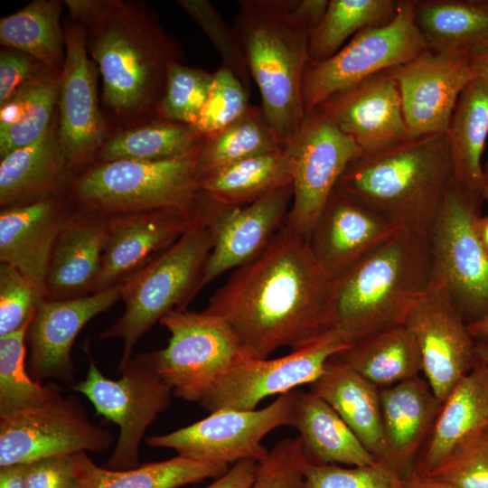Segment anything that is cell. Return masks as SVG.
I'll use <instances>...</instances> for the list:
<instances>
[{"instance_id":"ac0fdd59","label":"cell","mask_w":488,"mask_h":488,"mask_svg":"<svg viewBox=\"0 0 488 488\" xmlns=\"http://www.w3.org/2000/svg\"><path fill=\"white\" fill-rule=\"evenodd\" d=\"M292 197V182L242 206H225L209 195L208 222L213 232V246L197 292L261 253L285 223Z\"/></svg>"},{"instance_id":"9c48e42d","label":"cell","mask_w":488,"mask_h":488,"mask_svg":"<svg viewBox=\"0 0 488 488\" xmlns=\"http://www.w3.org/2000/svg\"><path fill=\"white\" fill-rule=\"evenodd\" d=\"M89 367L85 379L72 389L84 395L98 414L118 427V438L105 467H137L145 431L171 405L173 390L155 366L152 352L137 353L119 371L117 380L106 377L87 345Z\"/></svg>"},{"instance_id":"816d5d0a","label":"cell","mask_w":488,"mask_h":488,"mask_svg":"<svg viewBox=\"0 0 488 488\" xmlns=\"http://www.w3.org/2000/svg\"><path fill=\"white\" fill-rule=\"evenodd\" d=\"M257 465L256 460H240L233 464L227 473L203 488H249L254 479Z\"/></svg>"},{"instance_id":"ee69618b","label":"cell","mask_w":488,"mask_h":488,"mask_svg":"<svg viewBox=\"0 0 488 488\" xmlns=\"http://www.w3.org/2000/svg\"><path fill=\"white\" fill-rule=\"evenodd\" d=\"M177 4L210 38L221 57V65L230 70L249 89L252 78L232 27L208 0H178Z\"/></svg>"},{"instance_id":"2e32d148","label":"cell","mask_w":488,"mask_h":488,"mask_svg":"<svg viewBox=\"0 0 488 488\" xmlns=\"http://www.w3.org/2000/svg\"><path fill=\"white\" fill-rule=\"evenodd\" d=\"M404 324L418 343L426 380L443 403L477 361L467 323L444 286L431 281Z\"/></svg>"},{"instance_id":"bcb514c9","label":"cell","mask_w":488,"mask_h":488,"mask_svg":"<svg viewBox=\"0 0 488 488\" xmlns=\"http://www.w3.org/2000/svg\"><path fill=\"white\" fill-rule=\"evenodd\" d=\"M308 465L301 438L298 436L284 438L258 462L249 488H305Z\"/></svg>"},{"instance_id":"52a82bcc","label":"cell","mask_w":488,"mask_h":488,"mask_svg":"<svg viewBox=\"0 0 488 488\" xmlns=\"http://www.w3.org/2000/svg\"><path fill=\"white\" fill-rule=\"evenodd\" d=\"M196 161L197 155L96 163L70 181L67 198L75 209L106 217L189 208L200 191Z\"/></svg>"},{"instance_id":"91938a15","label":"cell","mask_w":488,"mask_h":488,"mask_svg":"<svg viewBox=\"0 0 488 488\" xmlns=\"http://www.w3.org/2000/svg\"><path fill=\"white\" fill-rule=\"evenodd\" d=\"M483 198L488 202V160L483 166Z\"/></svg>"},{"instance_id":"6da1fadb","label":"cell","mask_w":488,"mask_h":488,"mask_svg":"<svg viewBox=\"0 0 488 488\" xmlns=\"http://www.w3.org/2000/svg\"><path fill=\"white\" fill-rule=\"evenodd\" d=\"M332 284L309 242L283 224L203 311L227 323L249 358L264 360L280 348L306 347L332 329Z\"/></svg>"},{"instance_id":"9f6ffc18","label":"cell","mask_w":488,"mask_h":488,"mask_svg":"<svg viewBox=\"0 0 488 488\" xmlns=\"http://www.w3.org/2000/svg\"><path fill=\"white\" fill-rule=\"evenodd\" d=\"M476 364L488 384V339L475 340Z\"/></svg>"},{"instance_id":"e575fe53","label":"cell","mask_w":488,"mask_h":488,"mask_svg":"<svg viewBox=\"0 0 488 488\" xmlns=\"http://www.w3.org/2000/svg\"><path fill=\"white\" fill-rule=\"evenodd\" d=\"M61 72L44 68L0 106V159L39 139L58 105Z\"/></svg>"},{"instance_id":"f546056e","label":"cell","mask_w":488,"mask_h":488,"mask_svg":"<svg viewBox=\"0 0 488 488\" xmlns=\"http://www.w3.org/2000/svg\"><path fill=\"white\" fill-rule=\"evenodd\" d=\"M310 391L326 401L378 461H383L380 387L352 369L328 361Z\"/></svg>"},{"instance_id":"836d02e7","label":"cell","mask_w":488,"mask_h":488,"mask_svg":"<svg viewBox=\"0 0 488 488\" xmlns=\"http://www.w3.org/2000/svg\"><path fill=\"white\" fill-rule=\"evenodd\" d=\"M445 133L454 179L483 198L482 155L488 136V87L483 81L474 79L465 86Z\"/></svg>"},{"instance_id":"1f68e13d","label":"cell","mask_w":488,"mask_h":488,"mask_svg":"<svg viewBox=\"0 0 488 488\" xmlns=\"http://www.w3.org/2000/svg\"><path fill=\"white\" fill-rule=\"evenodd\" d=\"M77 488H178L205 479H217L229 470L224 464L204 463L183 455L114 470L94 463L87 452L71 455Z\"/></svg>"},{"instance_id":"3957f363","label":"cell","mask_w":488,"mask_h":488,"mask_svg":"<svg viewBox=\"0 0 488 488\" xmlns=\"http://www.w3.org/2000/svg\"><path fill=\"white\" fill-rule=\"evenodd\" d=\"M430 283L427 235L402 229L333 280L332 329L352 344L404 324Z\"/></svg>"},{"instance_id":"ab89813d","label":"cell","mask_w":488,"mask_h":488,"mask_svg":"<svg viewBox=\"0 0 488 488\" xmlns=\"http://www.w3.org/2000/svg\"><path fill=\"white\" fill-rule=\"evenodd\" d=\"M399 3L400 0H330L323 19L311 33L309 62L332 57L348 38L365 28L389 23Z\"/></svg>"},{"instance_id":"e0dca14e","label":"cell","mask_w":488,"mask_h":488,"mask_svg":"<svg viewBox=\"0 0 488 488\" xmlns=\"http://www.w3.org/2000/svg\"><path fill=\"white\" fill-rule=\"evenodd\" d=\"M64 32L58 127L61 145L76 176L96 163L104 144V124L97 96V68L89 57L85 28L72 23Z\"/></svg>"},{"instance_id":"484cf974","label":"cell","mask_w":488,"mask_h":488,"mask_svg":"<svg viewBox=\"0 0 488 488\" xmlns=\"http://www.w3.org/2000/svg\"><path fill=\"white\" fill-rule=\"evenodd\" d=\"M380 399L385 446L381 462L407 478L414 473L442 403L419 376L380 389Z\"/></svg>"},{"instance_id":"30bf717a","label":"cell","mask_w":488,"mask_h":488,"mask_svg":"<svg viewBox=\"0 0 488 488\" xmlns=\"http://www.w3.org/2000/svg\"><path fill=\"white\" fill-rule=\"evenodd\" d=\"M414 4L415 0H400L391 22L365 28L332 57L308 62L302 80L305 114L331 96L406 64L427 50L414 23Z\"/></svg>"},{"instance_id":"11a10c76","label":"cell","mask_w":488,"mask_h":488,"mask_svg":"<svg viewBox=\"0 0 488 488\" xmlns=\"http://www.w3.org/2000/svg\"><path fill=\"white\" fill-rule=\"evenodd\" d=\"M474 79L483 81L488 87V49L470 57Z\"/></svg>"},{"instance_id":"db71d44e","label":"cell","mask_w":488,"mask_h":488,"mask_svg":"<svg viewBox=\"0 0 488 488\" xmlns=\"http://www.w3.org/2000/svg\"><path fill=\"white\" fill-rule=\"evenodd\" d=\"M401 484L403 488H456L446 482L415 474L407 478H402Z\"/></svg>"},{"instance_id":"4316f807","label":"cell","mask_w":488,"mask_h":488,"mask_svg":"<svg viewBox=\"0 0 488 488\" xmlns=\"http://www.w3.org/2000/svg\"><path fill=\"white\" fill-rule=\"evenodd\" d=\"M75 177L60 142L58 119L35 142L1 159V209L63 194Z\"/></svg>"},{"instance_id":"7a4b0ae2","label":"cell","mask_w":488,"mask_h":488,"mask_svg":"<svg viewBox=\"0 0 488 488\" xmlns=\"http://www.w3.org/2000/svg\"><path fill=\"white\" fill-rule=\"evenodd\" d=\"M86 44L102 78V99L119 118L156 114L177 45L141 5L103 0L84 26Z\"/></svg>"},{"instance_id":"681fc988","label":"cell","mask_w":488,"mask_h":488,"mask_svg":"<svg viewBox=\"0 0 488 488\" xmlns=\"http://www.w3.org/2000/svg\"><path fill=\"white\" fill-rule=\"evenodd\" d=\"M44 68L31 55L16 49L3 47L0 52V106Z\"/></svg>"},{"instance_id":"d590c367","label":"cell","mask_w":488,"mask_h":488,"mask_svg":"<svg viewBox=\"0 0 488 488\" xmlns=\"http://www.w3.org/2000/svg\"><path fill=\"white\" fill-rule=\"evenodd\" d=\"M57 0H34L0 20L2 46L23 52L46 68L61 72L66 52Z\"/></svg>"},{"instance_id":"8fae6325","label":"cell","mask_w":488,"mask_h":488,"mask_svg":"<svg viewBox=\"0 0 488 488\" xmlns=\"http://www.w3.org/2000/svg\"><path fill=\"white\" fill-rule=\"evenodd\" d=\"M159 324L169 332L168 343L152 355L177 398L198 403L221 374L248 357L230 327L217 315L174 310Z\"/></svg>"},{"instance_id":"603a6c76","label":"cell","mask_w":488,"mask_h":488,"mask_svg":"<svg viewBox=\"0 0 488 488\" xmlns=\"http://www.w3.org/2000/svg\"><path fill=\"white\" fill-rule=\"evenodd\" d=\"M317 108L349 136L363 154L409 138L399 86L389 70L331 96Z\"/></svg>"},{"instance_id":"83f0119b","label":"cell","mask_w":488,"mask_h":488,"mask_svg":"<svg viewBox=\"0 0 488 488\" xmlns=\"http://www.w3.org/2000/svg\"><path fill=\"white\" fill-rule=\"evenodd\" d=\"M487 426L488 384L475 364L442 403L413 474H432Z\"/></svg>"},{"instance_id":"60d3db41","label":"cell","mask_w":488,"mask_h":488,"mask_svg":"<svg viewBox=\"0 0 488 488\" xmlns=\"http://www.w3.org/2000/svg\"><path fill=\"white\" fill-rule=\"evenodd\" d=\"M33 315L18 330L0 336V417L40 405L60 391L55 384L35 381L28 372L26 335Z\"/></svg>"},{"instance_id":"277c9868","label":"cell","mask_w":488,"mask_h":488,"mask_svg":"<svg viewBox=\"0 0 488 488\" xmlns=\"http://www.w3.org/2000/svg\"><path fill=\"white\" fill-rule=\"evenodd\" d=\"M454 168L446 133L409 137L352 159L336 188L405 230L427 235Z\"/></svg>"},{"instance_id":"4dcf8cb0","label":"cell","mask_w":488,"mask_h":488,"mask_svg":"<svg viewBox=\"0 0 488 488\" xmlns=\"http://www.w3.org/2000/svg\"><path fill=\"white\" fill-rule=\"evenodd\" d=\"M413 15L431 52L473 57L488 49V0H415Z\"/></svg>"},{"instance_id":"ffe728a7","label":"cell","mask_w":488,"mask_h":488,"mask_svg":"<svg viewBox=\"0 0 488 488\" xmlns=\"http://www.w3.org/2000/svg\"><path fill=\"white\" fill-rule=\"evenodd\" d=\"M122 283L88 296L65 299L42 298L29 325L27 370L35 381L58 380L72 386L75 369L72 345L82 328L96 315L121 300Z\"/></svg>"},{"instance_id":"680465c9","label":"cell","mask_w":488,"mask_h":488,"mask_svg":"<svg viewBox=\"0 0 488 488\" xmlns=\"http://www.w3.org/2000/svg\"><path fill=\"white\" fill-rule=\"evenodd\" d=\"M479 237L488 251V216H480L476 222Z\"/></svg>"},{"instance_id":"b9f144b4","label":"cell","mask_w":488,"mask_h":488,"mask_svg":"<svg viewBox=\"0 0 488 488\" xmlns=\"http://www.w3.org/2000/svg\"><path fill=\"white\" fill-rule=\"evenodd\" d=\"M213 75L199 68L172 62L163 96L156 108L159 119L194 126L209 99Z\"/></svg>"},{"instance_id":"f6af8a7d","label":"cell","mask_w":488,"mask_h":488,"mask_svg":"<svg viewBox=\"0 0 488 488\" xmlns=\"http://www.w3.org/2000/svg\"><path fill=\"white\" fill-rule=\"evenodd\" d=\"M401 479L381 461L351 468L309 464L305 473V488H403Z\"/></svg>"},{"instance_id":"6f0895ef","label":"cell","mask_w":488,"mask_h":488,"mask_svg":"<svg viewBox=\"0 0 488 488\" xmlns=\"http://www.w3.org/2000/svg\"><path fill=\"white\" fill-rule=\"evenodd\" d=\"M467 327L474 340L488 339V314L477 321L467 324Z\"/></svg>"},{"instance_id":"d6a6232c","label":"cell","mask_w":488,"mask_h":488,"mask_svg":"<svg viewBox=\"0 0 488 488\" xmlns=\"http://www.w3.org/2000/svg\"><path fill=\"white\" fill-rule=\"evenodd\" d=\"M330 360L352 369L380 388L418 377L422 371L418 343L405 324L358 341Z\"/></svg>"},{"instance_id":"8992f818","label":"cell","mask_w":488,"mask_h":488,"mask_svg":"<svg viewBox=\"0 0 488 488\" xmlns=\"http://www.w3.org/2000/svg\"><path fill=\"white\" fill-rule=\"evenodd\" d=\"M198 220L168 249L122 282V315L99 338L123 341L118 371L134 356L139 340L155 323L185 305L197 288L213 246L208 214L200 202Z\"/></svg>"},{"instance_id":"5b68a950","label":"cell","mask_w":488,"mask_h":488,"mask_svg":"<svg viewBox=\"0 0 488 488\" xmlns=\"http://www.w3.org/2000/svg\"><path fill=\"white\" fill-rule=\"evenodd\" d=\"M232 29L257 83L264 116L285 146L304 118L302 80L309 62L312 24L296 0H243Z\"/></svg>"},{"instance_id":"74e56055","label":"cell","mask_w":488,"mask_h":488,"mask_svg":"<svg viewBox=\"0 0 488 488\" xmlns=\"http://www.w3.org/2000/svg\"><path fill=\"white\" fill-rule=\"evenodd\" d=\"M203 140L204 136L192 126L160 119L121 131L104 142L96 163L187 157L198 154Z\"/></svg>"},{"instance_id":"7c38bea8","label":"cell","mask_w":488,"mask_h":488,"mask_svg":"<svg viewBox=\"0 0 488 488\" xmlns=\"http://www.w3.org/2000/svg\"><path fill=\"white\" fill-rule=\"evenodd\" d=\"M285 150L293 197L284 225L309 242L314 227L339 179L361 151L318 108L305 114Z\"/></svg>"},{"instance_id":"7402d4cb","label":"cell","mask_w":488,"mask_h":488,"mask_svg":"<svg viewBox=\"0 0 488 488\" xmlns=\"http://www.w3.org/2000/svg\"><path fill=\"white\" fill-rule=\"evenodd\" d=\"M403 228L335 188L311 234V251L333 280Z\"/></svg>"},{"instance_id":"7dc6e473","label":"cell","mask_w":488,"mask_h":488,"mask_svg":"<svg viewBox=\"0 0 488 488\" xmlns=\"http://www.w3.org/2000/svg\"><path fill=\"white\" fill-rule=\"evenodd\" d=\"M42 298L44 294L23 275L0 263V336L22 327Z\"/></svg>"},{"instance_id":"f35d334b","label":"cell","mask_w":488,"mask_h":488,"mask_svg":"<svg viewBox=\"0 0 488 488\" xmlns=\"http://www.w3.org/2000/svg\"><path fill=\"white\" fill-rule=\"evenodd\" d=\"M284 147L267 123L261 107L251 106L235 123L204 137L197 154L198 182L237 162Z\"/></svg>"},{"instance_id":"f5cc1de1","label":"cell","mask_w":488,"mask_h":488,"mask_svg":"<svg viewBox=\"0 0 488 488\" xmlns=\"http://www.w3.org/2000/svg\"><path fill=\"white\" fill-rule=\"evenodd\" d=\"M24 465L0 467V488H25Z\"/></svg>"},{"instance_id":"7bdbcfd3","label":"cell","mask_w":488,"mask_h":488,"mask_svg":"<svg viewBox=\"0 0 488 488\" xmlns=\"http://www.w3.org/2000/svg\"><path fill=\"white\" fill-rule=\"evenodd\" d=\"M212 75L208 101L200 119L192 126L204 137L232 125L251 107L249 89L230 70L221 65Z\"/></svg>"},{"instance_id":"f907efd6","label":"cell","mask_w":488,"mask_h":488,"mask_svg":"<svg viewBox=\"0 0 488 488\" xmlns=\"http://www.w3.org/2000/svg\"><path fill=\"white\" fill-rule=\"evenodd\" d=\"M25 488H77L71 455L40 459L24 465Z\"/></svg>"},{"instance_id":"8d00e7d4","label":"cell","mask_w":488,"mask_h":488,"mask_svg":"<svg viewBox=\"0 0 488 488\" xmlns=\"http://www.w3.org/2000/svg\"><path fill=\"white\" fill-rule=\"evenodd\" d=\"M285 147L254 155L199 181V189L225 206L250 203L269 191L290 183Z\"/></svg>"},{"instance_id":"9a60e30c","label":"cell","mask_w":488,"mask_h":488,"mask_svg":"<svg viewBox=\"0 0 488 488\" xmlns=\"http://www.w3.org/2000/svg\"><path fill=\"white\" fill-rule=\"evenodd\" d=\"M349 345L331 329L310 345L279 358L245 357L221 374L198 404L209 413L256 409L267 397L280 396L315 381L324 372L328 361Z\"/></svg>"},{"instance_id":"4fadbf2b","label":"cell","mask_w":488,"mask_h":488,"mask_svg":"<svg viewBox=\"0 0 488 488\" xmlns=\"http://www.w3.org/2000/svg\"><path fill=\"white\" fill-rule=\"evenodd\" d=\"M113 442L108 428L90 420L80 400L61 390L40 405L0 417V467L104 453Z\"/></svg>"},{"instance_id":"d6986e66","label":"cell","mask_w":488,"mask_h":488,"mask_svg":"<svg viewBox=\"0 0 488 488\" xmlns=\"http://www.w3.org/2000/svg\"><path fill=\"white\" fill-rule=\"evenodd\" d=\"M389 71L399 86L409 137L445 133L459 96L474 79L470 57L429 50Z\"/></svg>"},{"instance_id":"d4e9b609","label":"cell","mask_w":488,"mask_h":488,"mask_svg":"<svg viewBox=\"0 0 488 488\" xmlns=\"http://www.w3.org/2000/svg\"><path fill=\"white\" fill-rule=\"evenodd\" d=\"M108 236V217L73 209L52 249L44 296L65 300L93 293Z\"/></svg>"},{"instance_id":"cb8c5ba5","label":"cell","mask_w":488,"mask_h":488,"mask_svg":"<svg viewBox=\"0 0 488 488\" xmlns=\"http://www.w3.org/2000/svg\"><path fill=\"white\" fill-rule=\"evenodd\" d=\"M70 204L61 194L1 209L0 261L19 271L43 294L52 249L73 211Z\"/></svg>"},{"instance_id":"5bb4252c","label":"cell","mask_w":488,"mask_h":488,"mask_svg":"<svg viewBox=\"0 0 488 488\" xmlns=\"http://www.w3.org/2000/svg\"><path fill=\"white\" fill-rule=\"evenodd\" d=\"M294 390L260 409L216 410L189 426L149 436L145 443L204 463L229 465L244 459L259 462L268 454L262 439L277 427L290 426Z\"/></svg>"},{"instance_id":"c3c4849f","label":"cell","mask_w":488,"mask_h":488,"mask_svg":"<svg viewBox=\"0 0 488 488\" xmlns=\"http://www.w3.org/2000/svg\"><path fill=\"white\" fill-rule=\"evenodd\" d=\"M425 476L456 488H488V436L483 432Z\"/></svg>"},{"instance_id":"94428289","label":"cell","mask_w":488,"mask_h":488,"mask_svg":"<svg viewBox=\"0 0 488 488\" xmlns=\"http://www.w3.org/2000/svg\"><path fill=\"white\" fill-rule=\"evenodd\" d=\"M484 432H485V434L488 436V426H487V427H486V429H485Z\"/></svg>"},{"instance_id":"f1b7e54d","label":"cell","mask_w":488,"mask_h":488,"mask_svg":"<svg viewBox=\"0 0 488 488\" xmlns=\"http://www.w3.org/2000/svg\"><path fill=\"white\" fill-rule=\"evenodd\" d=\"M289 427L299 432L310 465L362 466L378 461L337 412L311 391L294 390Z\"/></svg>"},{"instance_id":"44dd1931","label":"cell","mask_w":488,"mask_h":488,"mask_svg":"<svg viewBox=\"0 0 488 488\" xmlns=\"http://www.w3.org/2000/svg\"><path fill=\"white\" fill-rule=\"evenodd\" d=\"M192 206L108 217V236L93 293L122 283L172 246L199 218Z\"/></svg>"},{"instance_id":"ba28073f","label":"cell","mask_w":488,"mask_h":488,"mask_svg":"<svg viewBox=\"0 0 488 488\" xmlns=\"http://www.w3.org/2000/svg\"><path fill=\"white\" fill-rule=\"evenodd\" d=\"M483 200L454 179L427 233L431 281L444 286L467 324L488 314V251L476 226Z\"/></svg>"}]
</instances>
